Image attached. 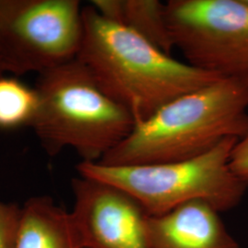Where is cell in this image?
I'll list each match as a JSON object with an SVG mask.
<instances>
[{
  "label": "cell",
  "mask_w": 248,
  "mask_h": 248,
  "mask_svg": "<svg viewBox=\"0 0 248 248\" xmlns=\"http://www.w3.org/2000/svg\"><path fill=\"white\" fill-rule=\"evenodd\" d=\"M246 1H247V3L248 4V0H246Z\"/></svg>",
  "instance_id": "cell-15"
},
{
  "label": "cell",
  "mask_w": 248,
  "mask_h": 248,
  "mask_svg": "<svg viewBox=\"0 0 248 248\" xmlns=\"http://www.w3.org/2000/svg\"><path fill=\"white\" fill-rule=\"evenodd\" d=\"M165 5L174 47L187 63L248 86L246 0H170Z\"/></svg>",
  "instance_id": "cell-6"
},
{
  "label": "cell",
  "mask_w": 248,
  "mask_h": 248,
  "mask_svg": "<svg viewBox=\"0 0 248 248\" xmlns=\"http://www.w3.org/2000/svg\"><path fill=\"white\" fill-rule=\"evenodd\" d=\"M21 207L0 202V248H16Z\"/></svg>",
  "instance_id": "cell-12"
},
{
  "label": "cell",
  "mask_w": 248,
  "mask_h": 248,
  "mask_svg": "<svg viewBox=\"0 0 248 248\" xmlns=\"http://www.w3.org/2000/svg\"><path fill=\"white\" fill-rule=\"evenodd\" d=\"M16 248H81L71 213L49 196L29 199L21 207Z\"/></svg>",
  "instance_id": "cell-9"
},
{
  "label": "cell",
  "mask_w": 248,
  "mask_h": 248,
  "mask_svg": "<svg viewBox=\"0 0 248 248\" xmlns=\"http://www.w3.org/2000/svg\"><path fill=\"white\" fill-rule=\"evenodd\" d=\"M90 5L101 17L129 28L171 55L174 44L164 3L158 0H94Z\"/></svg>",
  "instance_id": "cell-10"
},
{
  "label": "cell",
  "mask_w": 248,
  "mask_h": 248,
  "mask_svg": "<svg viewBox=\"0 0 248 248\" xmlns=\"http://www.w3.org/2000/svg\"><path fill=\"white\" fill-rule=\"evenodd\" d=\"M81 248H151V215L133 197L89 177L72 180Z\"/></svg>",
  "instance_id": "cell-7"
},
{
  "label": "cell",
  "mask_w": 248,
  "mask_h": 248,
  "mask_svg": "<svg viewBox=\"0 0 248 248\" xmlns=\"http://www.w3.org/2000/svg\"><path fill=\"white\" fill-rule=\"evenodd\" d=\"M238 140L227 138L191 159L127 167L80 162L77 169L81 177L123 189L151 216L194 201L205 202L222 213L236 207L248 188L230 167L231 153Z\"/></svg>",
  "instance_id": "cell-4"
},
{
  "label": "cell",
  "mask_w": 248,
  "mask_h": 248,
  "mask_svg": "<svg viewBox=\"0 0 248 248\" xmlns=\"http://www.w3.org/2000/svg\"><path fill=\"white\" fill-rule=\"evenodd\" d=\"M230 167L234 175L248 187V132L233 146Z\"/></svg>",
  "instance_id": "cell-13"
},
{
  "label": "cell",
  "mask_w": 248,
  "mask_h": 248,
  "mask_svg": "<svg viewBox=\"0 0 248 248\" xmlns=\"http://www.w3.org/2000/svg\"><path fill=\"white\" fill-rule=\"evenodd\" d=\"M38 108L34 88L16 78H0V130L31 127Z\"/></svg>",
  "instance_id": "cell-11"
},
{
  "label": "cell",
  "mask_w": 248,
  "mask_h": 248,
  "mask_svg": "<svg viewBox=\"0 0 248 248\" xmlns=\"http://www.w3.org/2000/svg\"><path fill=\"white\" fill-rule=\"evenodd\" d=\"M84 35L77 59L98 87L128 109L135 124L186 93L221 79L174 59L127 27L83 7Z\"/></svg>",
  "instance_id": "cell-1"
},
{
  "label": "cell",
  "mask_w": 248,
  "mask_h": 248,
  "mask_svg": "<svg viewBox=\"0 0 248 248\" xmlns=\"http://www.w3.org/2000/svg\"><path fill=\"white\" fill-rule=\"evenodd\" d=\"M248 132V86L221 78L173 99L136 123L98 163L141 166L191 159Z\"/></svg>",
  "instance_id": "cell-2"
},
{
  "label": "cell",
  "mask_w": 248,
  "mask_h": 248,
  "mask_svg": "<svg viewBox=\"0 0 248 248\" xmlns=\"http://www.w3.org/2000/svg\"><path fill=\"white\" fill-rule=\"evenodd\" d=\"M34 89L38 108L31 128L50 156L72 148L82 162H98L135 125L77 58L38 75Z\"/></svg>",
  "instance_id": "cell-3"
},
{
  "label": "cell",
  "mask_w": 248,
  "mask_h": 248,
  "mask_svg": "<svg viewBox=\"0 0 248 248\" xmlns=\"http://www.w3.org/2000/svg\"><path fill=\"white\" fill-rule=\"evenodd\" d=\"M6 73L38 75L78 57L84 35L78 0H0Z\"/></svg>",
  "instance_id": "cell-5"
},
{
  "label": "cell",
  "mask_w": 248,
  "mask_h": 248,
  "mask_svg": "<svg viewBox=\"0 0 248 248\" xmlns=\"http://www.w3.org/2000/svg\"><path fill=\"white\" fill-rule=\"evenodd\" d=\"M151 248H240L220 213L202 201L151 216Z\"/></svg>",
  "instance_id": "cell-8"
},
{
  "label": "cell",
  "mask_w": 248,
  "mask_h": 248,
  "mask_svg": "<svg viewBox=\"0 0 248 248\" xmlns=\"http://www.w3.org/2000/svg\"><path fill=\"white\" fill-rule=\"evenodd\" d=\"M5 66H4V59L2 53V44H1V35H0V78L5 74Z\"/></svg>",
  "instance_id": "cell-14"
}]
</instances>
